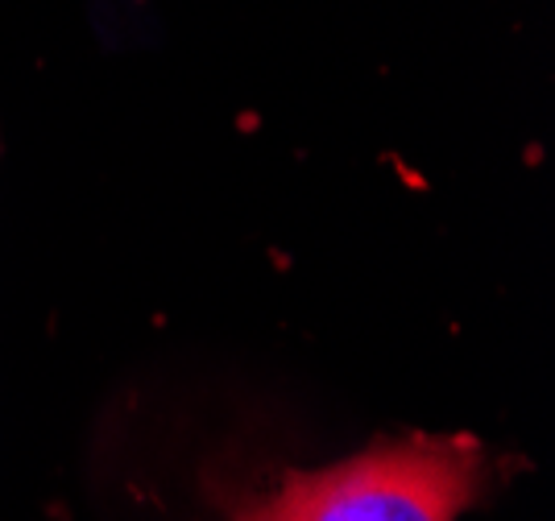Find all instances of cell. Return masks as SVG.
I'll return each mask as SVG.
<instances>
[{"label":"cell","instance_id":"6da1fadb","mask_svg":"<svg viewBox=\"0 0 555 521\" xmlns=\"http://www.w3.org/2000/svg\"><path fill=\"white\" fill-rule=\"evenodd\" d=\"M486 459L468 439H386L315 472H291L232 521H456L481 497Z\"/></svg>","mask_w":555,"mask_h":521}]
</instances>
